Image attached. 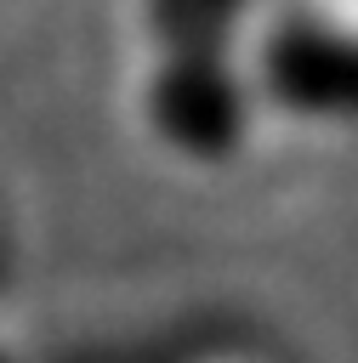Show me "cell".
Listing matches in <instances>:
<instances>
[{"mask_svg": "<svg viewBox=\"0 0 358 363\" xmlns=\"http://www.w3.org/2000/svg\"><path fill=\"white\" fill-rule=\"evenodd\" d=\"M256 108L318 130H358V28L324 11H284L250 40Z\"/></svg>", "mask_w": 358, "mask_h": 363, "instance_id": "7a4b0ae2", "label": "cell"}, {"mask_svg": "<svg viewBox=\"0 0 358 363\" xmlns=\"http://www.w3.org/2000/svg\"><path fill=\"white\" fill-rule=\"evenodd\" d=\"M153 57H244L256 0H136Z\"/></svg>", "mask_w": 358, "mask_h": 363, "instance_id": "3957f363", "label": "cell"}, {"mask_svg": "<svg viewBox=\"0 0 358 363\" xmlns=\"http://www.w3.org/2000/svg\"><path fill=\"white\" fill-rule=\"evenodd\" d=\"M136 113L153 147H165L182 164L222 170L250 147L261 108L244 57H148Z\"/></svg>", "mask_w": 358, "mask_h": 363, "instance_id": "6da1fadb", "label": "cell"}]
</instances>
